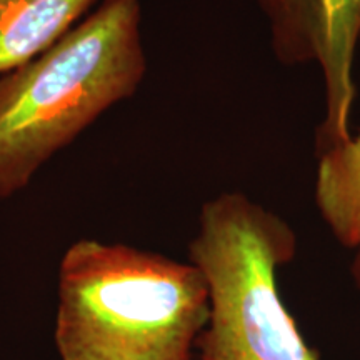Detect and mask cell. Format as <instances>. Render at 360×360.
<instances>
[{
	"label": "cell",
	"instance_id": "1",
	"mask_svg": "<svg viewBox=\"0 0 360 360\" xmlns=\"http://www.w3.org/2000/svg\"><path fill=\"white\" fill-rule=\"evenodd\" d=\"M141 0H103L34 60L0 77V199L132 97L147 74Z\"/></svg>",
	"mask_w": 360,
	"mask_h": 360
},
{
	"label": "cell",
	"instance_id": "2",
	"mask_svg": "<svg viewBox=\"0 0 360 360\" xmlns=\"http://www.w3.org/2000/svg\"><path fill=\"white\" fill-rule=\"evenodd\" d=\"M207 317L209 292L191 262L94 238L60 260L62 360H192Z\"/></svg>",
	"mask_w": 360,
	"mask_h": 360
},
{
	"label": "cell",
	"instance_id": "3",
	"mask_svg": "<svg viewBox=\"0 0 360 360\" xmlns=\"http://www.w3.org/2000/svg\"><path fill=\"white\" fill-rule=\"evenodd\" d=\"M297 250L294 227L244 192H222L202 205L188 245V262L209 292L200 360H322L278 289V272Z\"/></svg>",
	"mask_w": 360,
	"mask_h": 360
},
{
	"label": "cell",
	"instance_id": "4",
	"mask_svg": "<svg viewBox=\"0 0 360 360\" xmlns=\"http://www.w3.org/2000/svg\"><path fill=\"white\" fill-rule=\"evenodd\" d=\"M267 22L270 49L281 65H317L326 115L317 148L349 141L355 101L354 62L360 42V0H255Z\"/></svg>",
	"mask_w": 360,
	"mask_h": 360
},
{
	"label": "cell",
	"instance_id": "5",
	"mask_svg": "<svg viewBox=\"0 0 360 360\" xmlns=\"http://www.w3.org/2000/svg\"><path fill=\"white\" fill-rule=\"evenodd\" d=\"M96 0H0V77L51 49Z\"/></svg>",
	"mask_w": 360,
	"mask_h": 360
},
{
	"label": "cell",
	"instance_id": "6",
	"mask_svg": "<svg viewBox=\"0 0 360 360\" xmlns=\"http://www.w3.org/2000/svg\"><path fill=\"white\" fill-rule=\"evenodd\" d=\"M314 200L328 232L342 247L360 249V130L319 152Z\"/></svg>",
	"mask_w": 360,
	"mask_h": 360
},
{
	"label": "cell",
	"instance_id": "7",
	"mask_svg": "<svg viewBox=\"0 0 360 360\" xmlns=\"http://www.w3.org/2000/svg\"><path fill=\"white\" fill-rule=\"evenodd\" d=\"M350 276H352L355 289H357L360 294V249L354 252L352 264H350Z\"/></svg>",
	"mask_w": 360,
	"mask_h": 360
}]
</instances>
